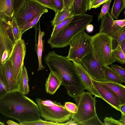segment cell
<instances>
[{
	"label": "cell",
	"instance_id": "cell-40",
	"mask_svg": "<svg viewBox=\"0 0 125 125\" xmlns=\"http://www.w3.org/2000/svg\"><path fill=\"white\" fill-rule=\"evenodd\" d=\"M55 4L58 11L62 10L63 6V0H53Z\"/></svg>",
	"mask_w": 125,
	"mask_h": 125
},
{
	"label": "cell",
	"instance_id": "cell-38",
	"mask_svg": "<svg viewBox=\"0 0 125 125\" xmlns=\"http://www.w3.org/2000/svg\"><path fill=\"white\" fill-rule=\"evenodd\" d=\"M114 25L117 28H120L124 27L125 26V19L117 20L113 21Z\"/></svg>",
	"mask_w": 125,
	"mask_h": 125
},
{
	"label": "cell",
	"instance_id": "cell-18",
	"mask_svg": "<svg viewBox=\"0 0 125 125\" xmlns=\"http://www.w3.org/2000/svg\"><path fill=\"white\" fill-rule=\"evenodd\" d=\"M14 13L12 0H0V18L11 21Z\"/></svg>",
	"mask_w": 125,
	"mask_h": 125
},
{
	"label": "cell",
	"instance_id": "cell-49",
	"mask_svg": "<svg viewBox=\"0 0 125 125\" xmlns=\"http://www.w3.org/2000/svg\"><path fill=\"white\" fill-rule=\"evenodd\" d=\"M4 125V124L3 122H0V125Z\"/></svg>",
	"mask_w": 125,
	"mask_h": 125
},
{
	"label": "cell",
	"instance_id": "cell-4",
	"mask_svg": "<svg viewBox=\"0 0 125 125\" xmlns=\"http://www.w3.org/2000/svg\"><path fill=\"white\" fill-rule=\"evenodd\" d=\"M89 92H84L74 100L77 112L72 114L71 119L77 125H104L98 118L96 111V97Z\"/></svg>",
	"mask_w": 125,
	"mask_h": 125
},
{
	"label": "cell",
	"instance_id": "cell-43",
	"mask_svg": "<svg viewBox=\"0 0 125 125\" xmlns=\"http://www.w3.org/2000/svg\"><path fill=\"white\" fill-rule=\"evenodd\" d=\"M120 111L121 113L125 115V104L120 105Z\"/></svg>",
	"mask_w": 125,
	"mask_h": 125
},
{
	"label": "cell",
	"instance_id": "cell-2",
	"mask_svg": "<svg viewBox=\"0 0 125 125\" xmlns=\"http://www.w3.org/2000/svg\"><path fill=\"white\" fill-rule=\"evenodd\" d=\"M43 61L51 71L60 77L61 85L65 87L70 96L74 99L84 91L85 88L74 63L67 56L58 55L53 51L44 57Z\"/></svg>",
	"mask_w": 125,
	"mask_h": 125
},
{
	"label": "cell",
	"instance_id": "cell-46",
	"mask_svg": "<svg viewBox=\"0 0 125 125\" xmlns=\"http://www.w3.org/2000/svg\"><path fill=\"white\" fill-rule=\"evenodd\" d=\"M7 123L9 125H21L20 124H19L17 123H16L13 121L12 120H9L7 122Z\"/></svg>",
	"mask_w": 125,
	"mask_h": 125
},
{
	"label": "cell",
	"instance_id": "cell-34",
	"mask_svg": "<svg viewBox=\"0 0 125 125\" xmlns=\"http://www.w3.org/2000/svg\"><path fill=\"white\" fill-rule=\"evenodd\" d=\"M3 65L0 68V99L8 93L3 82L2 77Z\"/></svg>",
	"mask_w": 125,
	"mask_h": 125
},
{
	"label": "cell",
	"instance_id": "cell-25",
	"mask_svg": "<svg viewBox=\"0 0 125 125\" xmlns=\"http://www.w3.org/2000/svg\"><path fill=\"white\" fill-rule=\"evenodd\" d=\"M112 56L115 62H117L122 64L125 63V54L120 45H117L115 49L112 51Z\"/></svg>",
	"mask_w": 125,
	"mask_h": 125
},
{
	"label": "cell",
	"instance_id": "cell-31",
	"mask_svg": "<svg viewBox=\"0 0 125 125\" xmlns=\"http://www.w3.org/2000/svg\"><path fill=\"white\" fill-rule=\"evenodd\" d=\"M110 65L111 68L119 75L125 83V69L117 64H111Z\"/></svg>",
	"mask_w": 125,
	"mask_h": 125
},
{
	"label": "cell",
	"instance_id": "cell-7",
	"mask_svg": "<svg viewBox=\"0 0 125 125\" xmlns=\"http://www.w3.org/2000/svg\"><path fill=\"white\" fill-rule=\"evenodd\" d=\"M48 11L47 7L34 0H25L14 12L13 16L21 31L29 22Z\"/></svg>",
	"mask_w": 125,
	"mask_h": 125
},
{
	"label": "cell",
	"instance_id": "cell-42",
	"mask_svg": "<svg viewBox=\"0 0 125 125\" xmlns=\"http://www.w3.org/2000/svg\"><path fill=\"white\" fill-rule=\"evenodd\" d=\"M85 29L88 32L91 33L93 31L94 27L93 25L89 24L86 26Z\"/></svg>",
	"mask_w": 125,
	"mask_h": 125
},
{
	"label": "cell",
	"instance_id": "cell-1",
	"mask_svg": "<svg viewBox=\"0 0 125 125\" xmlns=\"http://www.w3.org/2000/svg\"><path fill=\"white\" fill-rule=\"evenodd\" d=\"M0 113L20 124L41 119L37 104L18 91L8 92L0 99Z\"/></svg>",
	"mask_w": 125,
	"mask_h": 125
},
{
	"label": "cell",
	"instance_id": "cell-48",
	"mask_svg": "<svg viewBox=\"0 0 125 125\" xmlns=\"http://www.w3.org/2000/svg\"><path fill=\"white\" fill-rule=\"evenodd\" d=\"M120 45L122 50L125 53V40L123 41Z\"/></svg>",
	"mask_w": 125,
	"mask_h": 125
},
{
	"label": "cell",
	"instance_id": "cell-10",
	"mask_svg": "<svg viewBox=\"0 0 125 125\" xmlns=\"http://www.w3.org/2000/svg\"><path fill=\"white\" fill-rule=\"evenodd\" d=\"M101 24L99 32L105 33L116 41L117 45L125 40V27L118 28L114 25V19L108 12L101 19Z\"/></svg>",
	"mask_w": 125,
	"mask_h": 125
},
{
	"label": "cell",
	"instance_id": "cell-39",
	"mask_svg": "<svg viewBox=\"0 0 125 125\" xmlns=\"http://www.w3.org/2000/svg\"><path fill=\"white\" fill-rule=\"evenodd\" d=\"M73 2V0H63V6L62 10L64 9L71 10L72 5Z\"/></svg>",
	"mask_w": 125,
	"mask_h": 125
},
{
	"label": "cell",
	"instance_id": "cell-29",
	"mask_svg": "<svg viewBox=\"0 0 125 125\" xmlns=\"http://www.w3.org/2000/svg\"><path fill=\"white\" fill-rule=\"evenodd\" d=\"M41 4L52 10L55 12L58 10L57 7L53 0H34Z\"/></svg>",
	"mask_w": 125,
	"mask_h": 125
},
{
	"label": "cell",
	"instance_id": "cell-32",
	"mask_svg": "<svg viewBox=\"0 0 125 125\" xmlns=\"http://www.w3.org/2000/svg\"><path fill=\"white\" fill-rule=\"evenodd\" d=\"M111 1V0H109L105 3L103 5L101 12L98 17V21L109 12L110 9V5Z\"/></svg>",
	"mask_w": 125,
	"mask_h": 125
},
{
	"label": "cell",
	"instance_id": "cell-33",
	"mask_svg": "<svg viewBox=\"0 0 125 125\" xmlns=\"http://www.w3.org/2000/svg\"><path fill=\"white\" fill-rule=\"evenodd\" d=\"M2 19L5 29L8 35L11 40L15 42L12 30L10 21Z\"/></svg>",
	"mask_w": 125,
	"mask_h": 125
},
{
	"label": "cell",
	"instance_id": "cell-15",
	"mask_svg": "<svg viewBox=\"0 0 125 125\" xmlns=\"http://www.w3.org/2000/svg\"><path fill=\"white\" fill-rule=\"evenodd\" d=\"M14 42L10 38L5 29L2 19L0 18V64L3 53L11 52Z\"/></svg>",
	"mask_w": 125,
	"mask_h": 125
},
{
	"label": "cell",
	"instance_id": "cell-35",
	"mask_svg": "<svg viewBox=\"0 0 125 125\" xmlns=\"http://www.w3.org/2000/svg\"><path fill=\"white\" fill-rule=\"evenodd\" d=\"M64 106L68 111L73 114H75L77 112V107L75 104L69 102H66Z\"/></svg>",
	"mask_w": 125,
	"mask_h": 125
},
{
	"label": "cell",
	"instance_id": "cell-27",
	"mask_svg": "<svg viewBox=\"0 0 125 125\" xmlns=\"http://www.w3.org/2000/svg\"><path fill=\"white\" fill-rule=\"evenodd\" d=\"M11 24L15 42L21 39L22 34L15 17H12L10 21Z\"/></svg>",
	"mask_w": 125,
	"mask_h": 125
},
{
	"label": "cell",
	"instance_id": "cell-21",
	"mask_svg": "<svg viewBox=\"0 0 125 125\" xmlns=\"http://www.w3.org/2000/svg\"><path fill=\"white\" fill-rule=\"evenodd\" d=\"M29 81L27 70L23 65L22 69L19 88L18 91L24 94H28L30 91Z\"/></svg>",
	"mask_w": 125,
	"mask_h": 125
},
{
	"label": "cell",
	"instance_id": "cell-26",
	"mask_svg": "<svg viewBox=\"0 0 125 125\" xmlns=\"http://www.w3.org/2000/svg\"><path fill=\"white\" fill-rule=\"evenodd\" d=\"M73 16L72 17L65 19L56 26L53 27L50 37L54 36L63 30L72 21Z\"/></svg>",
	"mask_w": 125,
	"mask_h": 125
},
{
	"label": "cell",
	"instance_id": "cell-19",
	"mask_svg": "<svg viewBox=\"0 0 125 125\" xmlns=\"http://www.w3.org/2000/svg\"><path fill=\"white\" fill-rule=\"evenodd\" d=\"M88 10L87 0H73L71 10L73 15L85 13Z\"/></svg>",
	"mask_w": 125,
	"mask_h": 125
},
{
	"label": "cell",
	"instance_id": "cell-36",
	"mask_svg": "<svg viewBox=\"0 0 125 125\" xmlns=\"http://www.w3.org/2000/svg\"><path fill=\"white\" fill-rule=\"evenodd\" d=\"M104 124V125H123L119 120H116L112 117H105Z\"/></svg>",
	"mask_w": 125,
	"mask_h": 125
},
{
	"label": "cell",
	"instance_id": "cell-50",
	"mask_svg": "<svg viewBox=\"0 0 125 125\" xmlns=\"http://www.w3.org/2000/svg\"><path fill=\"white\" fill-rule=\"evenodd\" d=\"M2 65H1L0 64V68L1 67Z\"/></svg>",
	"mask_w": 125,
	"mask_h": 125
},
{
	"label": "cell",
	"instance_id": "cell-3",
	"mask_svg": "<svg viewBox=\"0 0 125 125\" xmlns=\"http://www.w3.org/2000/svg\"><path fill=\"white\" fill-rule=\"evenodd\" d=\"M93 17L86 13L74 15L73 18L61 31L47 42L52 48H62L69 45L73 38L81 31H84L86 26L92 21Z\"/></svg>",
	"mask_w": 125,
	"mask_h": 125
},
{
	"label": "cell",
	"instance_id": "cell-23",
	"mask_svg": "<svg viewBox=\"0 0 125 125\" xmlns=\"http://www.w3.org/2000/svg\"><path fill=\"white\" fill-rule=\"evenodd\" d=\"M73 15L72 13L71 10L64 9L61 11H57L55 12L54 18L51 21L53 27L56 26L65 19L72 17Z\"/></svg>",
	"mask_w": 125,
	"mask_h": 125
},
{
	"label": "cell",
	"instance_id": "cell-12",
	"mask_svg": "<svg viewBox=\"0 0 125 125\" xmlns=\"http://www.w3.org/2000/svg\"><path fill=\"white\" fill-rule=\"evenodd\" d=\"M93 84L102 97V99L112 107L120 111L121 105L118 98L108 87L92 78Z\"/></svg>",
	"mask_w": 125,
	"mask_h": 125
},
{
	"label": "cell",
	"instance_id": "cell-44",
	"mask_svg": "<svg viewBox=\"0 0 125 125\" xmlns=\"http://www.w3.org/2000/svg\"><path fill=\"white\" fill-rule=\"evenodd\" d=\"M119 121L123 125H125V115L121 113V117Z\"/></svg>",
	"mask_w": 125,
	"mask_h": 125
},
{
	"label": "cell",
	"instance_id": "cell-24",
	"mask_svg": "<svg viewBox=\"0 0 125 125\" xmlns=\"http://www.w3.org/2000/svg\"><path fill=\"white\" fill-rule=\"evenodd\" d=\"M125 6V0H115L111 10L110 14L114 19L117 20Z\"/></svg>",
	"mask_w": 125,
	"mask_h": 125
},
{
	"label": "cell",
	"instance_id": "cell-17",
	"mask_svg": "<svg viewBox=\"0 0 125 125\" xmlns=\"http://www.w3.org/2000/svg\"><path fill=\"white\" fill-rule=\"evenodd\" d=\"M108 87L116 95L121 104H125V86L123 84L110 81L99 82Z\"/></svg>",
	"mask_w": 125,
	"mask_h": 125
},
{
	"label": "cell",
	"instance_id": "cell-11",
	"mask_svg": "<svg viewBox=\"0 0 125 125\" xmlns=\"http://www.w3.org/2000/svg\"><path fill=\"white\" fill-rule=\"evenodd\" d=\"M80 63L93 80L99 82L107 81L104 75V66L96 60L92 52L83 58Z\"/></svg>",
	"mask_w": 125,
	"mask_h": 125
},
{
	"label": "cell",
	"instance_id": "cell-22",
	"mask_svg": "<svg viewBox=\"0 0 125 125\" xmlns=\"http://www.w3.org/2000/svg\"><path fill=\"white\" fill-rule=\"evenodd\" d=\"M104 74L107 81L122 84L123 80L109 66H104Z\"/></svg>",
	"mask_w": 125,
	"mask_h": 125
},
{
	"label": "cell",
	"instance_id": "cell-45",
	"mask_svg": "<svg viewBox=\"0 0 125 125\" xmlns=\"http://www.w3.org/2000/svg\"><path fill=\"white\" fill-rule=\"evenodd\" d=\"M64 125H77L75 122L73 120L70 119L66 123H64Z\"/></svg>",
	"mask_w": 125,
	"mask_h": 125
},
{
	"label": "cell",
	"instance_id": "cell-14",
	"mask_svg": "<svg viewBox=\"0 0 125 125\" xmlns=\"http://www.w3.org/2000/svg\"><path fill=\"white\" fill-rule=\"evenodd\" d=\"M73 62L85 89L96 97L101 98L100 95L93 84L92 78L83 66L80 63L74 61Z\"/></svg>",
	"mask_w": 125,
	"mask_h": 125
},
{
	"label": "cell",
	"instance_id": "cell-16",
	"mask_svg": "<svg viewBox=\"0 0 125 125\" xmlns=\"http://www.w3.org/2000/svg\"><path fill=\"white\" fill-rule=\"evenodd\" d=\"M62 80L60 77L54 72L51 71L45 84L47 93L54 94L61 85Z\"/></svg>",
	"mask_w": 125,
	"mask_h": 125
},
{
	"label": "cell",
	"instance_id": "cell-30",
	"mask_svg": "<svg viewBox=\"0 0 125 125\" xmlns=\"http://www.w3.org/2000/svg\"><path fill=\"white\" fill-rule=\"evenodd\" d=\"M42 15V14H39L35 18L29 22L21 30V34L22 35L24 32L29 29L34 27L37 24Z\"/></svg>",
	"mask_w": 125,
	"mask_h": 125
},
{
	"label": "cell",
	"instance_id": "cell-28",
	"mask_svg": "<svg viewBox=\"0 0 125 125\" xmlns=\"http://www.w3.org/2000/svg\"><path fill=\"white\" fill-rule=\"evenodd\" d=\"M22 125H64V123L43 121L41 119L31 122H26L21 124Z\"/></svg>",
	"mask_w": 125,
	"mask_h": 125
},
{
	"label": "cell",
	"instance_id": "cell-13",
	"mask_svg": "<svg viewBox=\"0 0 125 125\" xmlns=\"http://www.w3.org/2000/svg\"><path fill=\"white\" fill-rule=\"evenodd\" d=\"M2 77L8 93L18 91L19 87L14 79L11 62L9 59L3 65Z\"/></svg>",
	"mask_w": 125,
	"mask_h": 125
},
{
	"label": "cell",
	"instance_id": "cell-37",
	"mask_svg": "<svg viewBox=\"0 0 125 125\" xmlns=\"http://www.w3.org/2000/svg\"><path fill=\"white\" fill-rule=\"evenodd\" d=\"M109 0H95L92 3L91 9L96 8L99 7L102 4H103Z\"/></svg>",
	"mask_w": 125,
	"mask_h": 125
},
{
	"label": "cell",
	"instance_id": "cell-47",
	"mask_svg": "<svg viewBox=\"0 0 125 125\" xmlns=\"http://www.w3.org/2000/svg\"><path fill=\"white\" fill-rule=\"evenodd\" d=\"M95 0H87L88 5V10H90L91 9V6L92 3Z\"/></svg>",
	"mask_w": 125,
	"mask_h": 125
},
{
	"label": "cell",
	"instance_id": "cell-20",
	"mask_svg": "<svg viewBox=\"0 0 125 125\" xmlns=\"http://www.w3.org/2000/svg\"><path fill=\"white\" fill-rule=\"evenodd\" d=\"M38 30L39 34L37 51L39 64L38 71L44 69L45 68V66L43 65L42 62V56L43 48L42 38L44 34V33L43 31H42L41 30L39 20Z\"/></svg>",
	"mask_w": 125,
	"mask_h": 125
},
{
	"label": "cell",
	"instance_id": "cell-41",
	"mask_svg": "<svg viewBox=\"0 0 125 125\" xmlns=\"http://www.w3.org/2000/svg\"><path fill=\"white\" fill-rule=\"evenodd\" d=\"M12 0L13 8L14 12L18 9L25 0Z\"/></svg>",
	"mask_w": 125,
	"mask_h": 125
},
{
	"label": "cell",
	"instance_id": "cell-5",
	"mask_svg": "<svg viewBox=\"0 0 125 125\" xmlns=\"http://www.w3.org/2000/svg\"><path fill=\"white\" fill-rule=\"evenodd\" d=\"M92 53L102 65L109 66L114 62L112 56L113 39L103 32L91 36Z\"/></svg>",
	"mask_w": 125,
	"mask_h": 125
},
{
	"label": "cell",
	"instance_id": "cell-6",
	"mask_svg": "<svg viewBox=\"0 0 125 125\" xmlns=\"http://www.w3.org/2000/svg\"><path fill=\"white\" fill-rule=\"evenodd\" d=\"M36 101L40 115L45 121L63 123L71 118L73 114L68 111L60 103L48 100H43L38 98Z\"/></svg>",
	"mask_w": 125,
	"mask_h": 125
},
{
	"label": "cell",
	"instance_id": "cell-9",
	"mask_svg": "<svg viewBox=\"0 0 125 125\" xmlns=\"http://www.w3.org/2000/svg\"><path fill=\"white\" fill-rule=\"evenodd\" d=\"M26 51L25 42L23 39H20L15 42L8 59L11 62L14 79L19 88Z\"/></svg>",
	"mask_w": 125,
	"mask_h": 125
},
{
	"label": "cell",
	"instance_id": "cell-8",
	"mask_svg": "<svg viewBox=\"0 0 125 125\" xmlns=\"http://www.w3.org/2000/svg\"><path fill=\"white\" fill-rule=\"evenodd\" d=\"M67 57L70 60L80 63L81 60L93 50L91 36L84 31L79 33L72 39L70 44Z\"/></svg>",
	"mask_w": 125,
	"mask_h": 125
}]
</instances>
